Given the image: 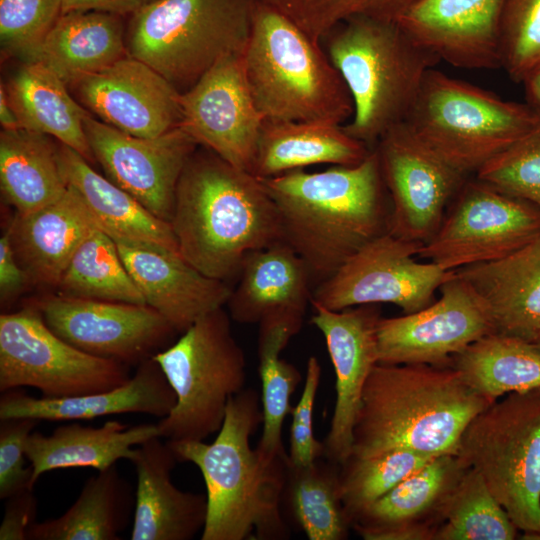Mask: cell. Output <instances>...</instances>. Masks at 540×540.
Returning a JSON list of instances; mask_svg holds the SVG:
<instances>
[{"instance_id":"obj_1","label":"cell","mask_w":540,"mask_h":540,"mask_svg":"<svg viewBox=\"0 0 540 540\" xmlns=\"http://www.w3.org/2000/svg\"><path fill=\"white\" fill-rule=\"evenodd\" d=\"M261 180L278 209L283 241L306 263L314 288L388 232L391 205L374 148L356 165Z\"/></svg>"},{"instance_id":"obj_2","label":"cell","mask_w":540,"mask_h":540,"mask_svg":"<svg viewBox=\"0 0 540 540\" xmlns=\"http://www.w3.org/2000/svg\"><path fill=\"white\" fill-rule=\"evenodd\" d=\"M260 394L245 388L230 398L212 443L167 441L179 462L200 470L207 498L201 540H287L282 511L289 458H270L250 438L262 425Z\"/></svg>"},{"instance_id":"obj_3","label":"cell","mask_w":540,"mask_h":540,"mask_svg":"<svg viewBox=\"0 0 540 540\" xmlns=\"http://www.w3.org/2000/svg\"><path fill=\"white\" fill-rule=\"evenodd\" d=\"M205 149H196L183 168L170 225L182 257L227 282L246 254L283 240L282 229L263 181Z\"/></svg>"},{"instance_id":"obj_4","label":"cell","mask_w":540,"mask_h":540,"mask_svg":"<svg viewBox=\"0 0 540 540\" xmlns=\"http://www.w3.org/2000/svg\"><path fill=\"white\" fill-rule=\"evenodd\" d=\"M494 402L452 366L377 363L363 390L350 456L457 454L467 425Z\"/></svg>"},{"instance_id":"obj_5","label":"cell","mask_w":540,"mask_h":540,"mask_svg":"<svg viewBox=\"0 0 540 540\" xmlns=\"http://www.w3.org/2000/svg\"><path fill=\"white\" fill-rule=\"evenodd\" d=\"M320 43L353 101V115L342 128L371 149L405 122L427 72L441 62L397 22L366 17L339 23Z\"/></svg>"},{"instance_id":"obj_6","label":"cell","mask_w":540,"mask_h":540,"mask_svg":"<svg viewBox=\"0 0 540 540\" xmlns=\"http://www.w3.org/2000/svg\"><path fill=\"white\" fill-rule=\"evenodd\" d=\"M242 61L264 121L342 125L351 119V95L321 43L257 0Z\"/></svg>"},{"instance_id":"obj_7","label":"cell","mask_w":540,"mask_h":540,"mask_svg":"<svg viewBox=\"0 0 540 540\" xmlns=\"http://www.w3.org/2000/svg\"><path fill=\"white\" fill-rule=\"evenodd\" d=\"M404 123L466 176L537 129L540 109L504 100L432 68Z\"/></svg>"},{"instance_id":"obj_8","label":"cell","mask_w":540,"mask_h":540,"mask_svg":"<svg viewBox=\"0 0 540 540\" xmlns=\"http://www.w3.org/2000/svg\"><path fill=\"white\" fill-rule=\"evenodd\" d=\"M256 0H152L133 14L127 52L180 92L221 59L243 54Z\"/></svg>"},{"instance_id":"obj_9","label":"cell","mask_w":540,"mask_h":540,"mask_svg":"<svg viewBox=\"0 0 540 540\" xmlns=\"http://www.w3.org/2000/svg\"><path fill=\"white\" fill-rule=\"evenodd\" d=\"M181 334L153 357L176 395L156 424L166 441H204L220 430L230 398L246 388V357L223 307Z\"/></svg>"},{"instance_id":"obj_10","label":"cell","mask_w":540,"mask_h":540,"mask_svg":"<svg viewBox=\"0 0 540 540\" xmlns=\"http://www.w3.org/2000/svg\"><path fill=\"white\" fill-rule=\"evenodd\" d=\"M521 531L540 540V388L507 394L478 413L457 450Z\"/></svg>"},{"instance_id":"obj_11","label":"cell","mask_w":540,"mask_h":540,"mask_svg":"<svg viewBox=\"0 0 540 540\" xmlns=\"http://www.w3.org/2000/svg\"><path fill=\"white\" fill-rule=\"evenodd\" d=\"M129 366L83 352L46 325L36 305L0 315V391L23 386L43 398L104 392L127 383Z\"/></svg>"},{"instance_id":"obj_12","label":"cell","mask_w":540,"mask_h":540,"mask_svg":"<svg viewBox=\"0 0 540 540\" xmlns=\"http://www.w3.org/2000/svg\"><path fill=\"white\" fill-rule=\"evenodd\" d=\"M540 232V210L475 177L465 181L418 257L444 270L501 259Z\"/></svg>"},{"instance_id":"obj_13","label":"cell","mask_w":540,"mask_h":540,"mask_svg":"<svg viewBox=\"0 0 540 540\" xmlns=\"http://www.w3.org/2000/svg\"><path fill=\"white\" fill-rule=\"evenodd\" d=\"M421 246L386 232L318 284L311 301L335 311L393 304L404 314L417 312L435 300V293L454 273L429 261H417Z\"/></svg>"},{"instance_id":"obj_14","label":"cell","mask_w":540,"mask_h":540,"mask_svg":"<svg viewBox=\"0 0 540 540\" xmlns=\"http://www.w3.org/2000/svg\"><path fill=\"white\" fill-rule=\"evenodd\" d=\"M439 292V299L417 312L379 319L378 363L450 366L454 356L495 333L486 302L455 271Z\"/></svg>"},{"instance_id":"obj_15","label":"cell","mask_w":540,"mask_h":540,"mask_svg":"<svg viewBox=\"0 0 540 540\" xmlns=\"http://www.w3.org/2000/svg\"><path fill=\"white\" fill-rule=\"evenodd\" d=\"M374 149L390 198L388 232L426 243L438 230L466 176L424 144L404 122L389 129Z\"/></svg>"},{"instance_id":"obj_16","label":"cell","mask_w":540,"mask_h":540,"mask_svg":"<svg viewBox=\"0 0 540 540\" xmlns=\"http://www.w3.org/2000/svg\"><path fill=\"white\" fill-rule=\"evenodd\" d=\"M36 306L50 330L67 343L128 366L153 358L178 333L159 312L143 304L59 294Z\"/></svg>"},{"instance_id":"obj_17","label":"cell","mask_w":540,"mask_h":540,"mask_svg":"<svg viewBox=\"0 0 540 540\" xmlns=\"http://www.w3.org/2000/svg\"><path fill=\"white\" fill-rule=\"evenodd\" d=\"M179 126L197 145L252 173L264 125L250 93L242 54L227 56L180 94Z\"/></svg>"},{"instance_id":"obj_18","label":"cell","mask_w":540,"mask_h":540,"mask_svg":"<svg viewBox=\"0 0 540 540\" xmlns=\"http://www.w3.org/2000/svg\"><path fill=\"white\" fill-rule=\"evenodd\" d=\"M94 158L107 178L131 194L156 217L170 223L176 188L196 142L180 127L158 137L122 132L92 116L84 120Z\"/></svg>"},{"instance_id":"obj_19","label":"cell","mask_w":540,"mask_h":540,"mask_svg":"<svg viewBox=\"0 0 540 540\" xmlns=\"http://www.w3.org/2000/svg\"><path fill=\"white\" fill-rule=\"evenodd\" d=\"M311 322L322 333L335 372V404L322 440L324 456L342 464L350 456L353 428L366 381L378 363L377 324L380 304L330 310L310 302Z\"/></svg>"},{"instance_id":"obj_20","label":"cell","mask_w":540,"mask_h":540,"mask_svg":"<svg viewBox=\"0 0 540 540\" xmlns=\"http://www.w3.org/2000/svg\"><path fill=\"white\" fill-rule=\"evenodd\" d=\"M72 86L87 111L127 134L154 138L179 126L181 92L129 54Z\"/></svg>"},{"instance_id":"obj_21","label":"cell","mask_w":540,"mask_h":540,"mask_svg":"<svg viewBox=\"0 0 540 540\" xmlns=\"http://www.w3.org/2000/svg\"><path fill=\"white\" fill-rule=\"evenodd\" d=\"M506 0H416L397 21L440 61L468 70L501 68Z\"/></svg>"},{"instance_id":"obj_22","label":"cell","mask_w":540,"mask_h":540,"mask_svg":"<svg viewBox=\"0 0 540 540\" xmlns=\"http://www.w3.org/2000/svg\"><path fill=\"white\" fill-rule=\"evenodd\" d=\"M468 468L456 454L436 456L357 512L351 529L364 540H435L450 496Z\"/></svg>"},{"instance_id":"obj_23","label":"cell","mask_w":540,"mask_h":540,"mask_svg":"<svg viewBox=\"0 0 540 540\" xmlns=\"http://www.w3.org/2000/svg\"><path fill=\"white\" fill-rule=\"evenodd\" d=\"M112 239L146 305L159 312L178 333L227 303L233 288L226 281L204 275L181 254Z\"/></svg>"},{"instance_id":"obj_24","label":"cell","mask_w":540,"mask_h":540,"mask_svg":"<svg viewBox=\"0 0 540 540\" xmlns=\"http://www.w3.org/2000/svg\"><path fill=\"white\" fill-rule=\"evenodd\" d=\"M162 439L155 436L135 446L128 459L137 475L132 540H191L206 522V494L173 484L171 472L179 461Z\"/></svg>"},{"instance_id":"obj_25","label":"cell","mask_w":540,"mask_h":540,"mask_svg":"<svg viewBox=\"0 0 540 540\" xmlns=\"http://www.w3.org/2000/svg\"><path fill=\"white\" fill-rule=\"evenodd\" d=\"M176 395L158 363L149 359L137 366L130 380L114 389L58 399L34 398L16 389L2 392L0 419L88 420L122 413H144L164 418Z\"/></svg>"},{"instance_id":"obj_26","label":"cell","mask_w":540,"mask_h":540,"mask_svg":"<svg viewBox=\"0 0 540 540\" xmlns=\"http://www.w3.org/2000/svg\"><path fill=\"white\" fill-rule=\"evenodd\" d=\"M97 228L78 192L68 185L55 202L26 215L16 213L8 231L29 280L57 287L80 244Z\"/></svg>"},{"instance_id":"obj_27","label":"cell","mask_w":540,"mask_h":540,"mask_svg":"<svg viewBox=\"0 0 540 540\" xmlns=\"http://www.w3.org/2000/svg\"><path fill=\"white\" fill-rule=\"evenodd\" d=\"M486 302L495 333L533 343L540 334V232L509 255L460 268Z\"/></svg>"},{"instance_id":"obj_28","label":"cell","mask_w":540,"mask_h":540,"mask_svg":"<svg viewBox=\"0 0 540 540\" xmlns=\"http://www.w3.org/2000/svg\"><path fill=\"white\" fill-rule=\"evenodd\" d=\"M226 303L232 320L251 324L273 315L304 317L313 283L304 260L283 240L244 257Z\"/></svg>"},{"instance_id":"obj_29","label":"cell","mask_w":540,"mask_h":540,"mask_svg":"<svg viewBox=\"0 0 540 540\" xmlns=\"http://www.w3.org/2000/svg\"><path fill=\"white\" fill-rule=\"evenodd\" d=\"M155 436H160L156 423L128 427L117 420H108L98 428L64 424L50 435L33 431L25 443L26 458L32 467L31 487L41 475L55 469L105 470L120 459L128 460L135 446Z\"/></svg>"},{"instance_id":"obj_30","label":"cell","mask_w":540,"mask_h":540,"mask_svg":"<svg viewBox=\"0 0 540 540\" xmlns=\"http://www.w3.org/2000/svg\"><path fill=\"white\" fill-rule=\"evenodd\" d=\"M127 54L119 15L69 11L61 14L29 61L43 64L68 86Z\"/></svg>"},{"instance_id":"obj_31","label":"cell","mask_w":540,"mask_h":540,"mask_svg":"<svg viewBox=\"0 0 540 540\" xmlns=\"http://www.w3.org/2000/svg\"><path fill=\"white\" fill-rule=\"evenodd\" d=\"M59 161L68 185L78 192L99 227L109 236L180 254L170 223L156 217L131 194L93 170L82 155L61 144Z\"/></svg>"},{"instance_id":"obj_32","label":"cell","mask_w":540,"mask_h":540,"mask_svg":"<svg viewBox=\"0 0 540 540\" xmlns=\"http://www.w3.org/2000/svg\"><path fill=\"white\" fill-rule=\"evenodd\" d=\"M342 125L326 122H264L252 174L271 178L316 164L352 166L371 152Z\"/></svg>"},{"instance_id":"obj_33","label":"cell","mask_w":540,"mask_h":540,"mask_svg":"<svg viewBox=\"0 0 540 540\" xmlns=\"http://www.w3.org/2000/svg\"><path fill=\"white\" fill-rule=\"evenodd\" d=\"M5 89L20 128L54 137L87 161L94 158L84 130L90 112L54 72L39 62H25Z\"/></svg>"},{"instance_id":"obj_34","label":"cell","mask_w":540,"mask_h":540,"mask_svg":"<svg viewBox=\"0 0 540 540\" xmlns=\"http://www.w3.org/2000/svg\"><path fill=\"white\" fill-rule=\"evenodd\" d=\"M136 497L116 464L89 477L61 516L34 523L28 540H118L133 520Z\"/></svg>"},{"instance_id":"obj_35","label":"cell","mask_w":540,"mask_h":540,"mask_svg":"<svg viewBox=\"0 0 540 540\" xmlns=\"http://www.w3.org/2000/svg\"><path fill=\"white\" fill-rule=\"evenodd\" d=\"M49 137L23 128L0 133L1 191L19 215L55 202L68 189L59 147Z\"/></svg>"},{"instance_id":"obj_36","label":"cell","mask_w":540,"mask_h":540,"mask_svg":"<svg viewBox=\"0 0 540 540\" xmlns=\"http://www.w3.org/2000/svg\"><path fill=\"white\" fill-rule=\"evenodd\" d=\"M304 317L273 315L262 319L258 331V371L261 381L262 431L256 448L265 456H287L282 426L293 407L292 395L301 382L299 370L281 358L290 339L299 333Z\"/></svg>"},{"instance_id":"obj_37","label":"cell","mask_w":540,"mask_h":540,"mask_svg":"<svg viewBox=\"0 0 540 540\" xmlns=\"http://www.w3.org/2000/svg\"><path fill=\"white\" fill-rule=\"evenodd\" d=\"M282 511L309 540L347 539L351 525L340 495L339 464L325 457L305 466L289 462Z\"/></svg>"},{"instance_id":"obj_38","label":"cell","mask_w":540,"mask_h":540,"mask_svg":"<svg viewBox=\"0 0 540 540\" xmlns=\"http://www.w3.org/2000/svg\"><path fill=\"white\" fill-rule=\"evenodd\" d=\"M450 366L476 392L494 401L540 388V349L512 336L486 335L454 356Z\"/></svg>"},{"instance_id":"obj_39","label":"cell","mask_w":540,"mask_h":540,"mask_svg":"<svg viewBox=\"0 0 540 540\" xmlns=\"http://www.w3.org/2000/svg\"><path fill=\"white\" fill-rule=\"evenodd\" d=\"M57 288L68 297L146 305L114 240L101 228L80 244Z\"/></svg>"},{"instance_id":"obj_40","label":"cell","mask_w":540,"mask_h":540,"mask_svg":"<svg viewBox=\"0 0 540 540\" xmlns=\"http://www.w3.org/2000/svg\"><path fill=\"white\" fill-rule=\"evenodd\" d=\"M518 531L482 476L469 467L450 496L435 540H514Z\"/></svg>"},{"instance_id":"obj_41","label":"cell","mask_w":540,"mask_h":540,"mask_svg":"<svg viewBox=\"0 0 540 540\" xmlns=\"http://www.w3.org/2000/svg\"><path fill=\"white\" fill-rule=\"evenodd\" d=\"M436 456L409 450L378 455L349 456L339 465L340 495L350 522L367 507Z\"/></svg>"},{"instance_id":"obj_42","label":"cell","mask_w":540,"mask_h":540,"mask_svg":"<svg viewBox=\"0 0 540 540\" xmlns=\"http://www.w3.org/2000/svg\"><path fill=\"white\" fill-rule=\"evenodd\" d=\"M282 13L320 43L339 23L356 17L397 22L416 0H257Z\"/></svg>"},{"instance_id":"obj_43","label":"cell","mask_w":540,"mask_h":540,"mask_svg":"<svg viewBox=\"0 0 540 540\" xmlns=\"http://www.w3.org/2000/svg\"><path fill=\"white\" fill-rule=\"evenodd\" d=\"M500 56L501 68L518 83L540 67V0H506Z\"/></svg>"},{"instance_id":"obj_44","label":"cell","mask_w":540,"mask_h":540,"mask_svg":"<svg viewBox=\"0 0 540 540\" xmlns=\"http://www.w3.org/2000/svg\"><path fill=\"white\" fill-rule=\"evenodd\" d=\"M476 178L540 210V126L485 164Z\"/></svg>"},{"instance_id":"obj_45","label":"cell","mask_w":540,"mask_h":540,"mask_svg":"<svg viewBox=\"0 0 540 540\" xmlns=\"http://www.w3.org/2000/svg\"><path fill=\"white\" fill-rule=\"evenodd\" d=\"M61 14L62 0H0L2 51L29 61Z\"/></svg>"},{"instance_id":"obj_46","label":"cell","mask_w":540,"mask_h":540,"mask_svg":"<svg viewBox=\"0 0 540 540\" xmlns=\"http://www.w3.org/2000/svg\"><path fill=\"white\" fill-rule=\"evenodd\" d=\"M321 379V365L315 356L307 360L302 394L293 407L288 458L291 465H309L324 456L323 441L314 436L313 410Z\"/></svg>"},{"instance_id":"obj_47","label":"cell","mask_w":540,"mask_h":540,"mask_svg":"<svg viewBox=\"0 0 540 540\" xmlns=\"http://www.w3.org/2000/svg\"><path fill=\"white\" fill-rule=\"evenodd\" d=\"M40 420L0 419V499L31 487L32 467H25V443Z\"/></svg>"},{"instance_id":"obj_48","label":"cell","mask_w":540,"mask_h":540,"mask_svg":"<svg viewBox=\"0 0 540 540\" xmlns=\"http://www.w3.org/2000/svg\"><path fill=\"white\" fill-rule=\"evenodd\" d=\"M37 508L33 489H25L7 498L0 525V540H28V530L37 522Z\"/></svg>"},{"instance_id":"obj_49","label":"cell","mask_w":540,"mask_h":540,"mask_svg":"<svg viewBox=\"0 0 540 540\" xmlns=\"http://www.w3.org/2000/svg\"><path fill=\"white\" fill-rule=\"evenodd\" d=\"M30 281L17 259L8 229L0 238V294L4 303L18 294Z\"/></svg>"},{"instance_id":"obj_50","label":"cell","mask_w":540,"mask_h":540,"mask_svg":"<svg viewBox=\"0 0 540 540\" xmlns=\"http://www.w3.org/2000/svg\"><path fill=\"white\" fill-rule=\"evenodd\" d=\"M152 0H62V13L100 11L115 15L135 14Z\"/></svg>"},{"instance_id":"obj_51","label":"cell","mask_w":540,"mask_h":540,"mask_svg":"<svg viewBox=\"0 0 540 540\" xmlns=\"http://www.w3.org/2000/svg\"><path fill=\"white\" fill-rule=\"evenodd\" d=\"M0 122L4 129L12 130L20 128L18 118L9 102L5 86L0 88Z\"/></svg>"},{"instance_id":"obj_52","label":"cell","mask_w":540,"mask_h":540,"mask_svg":"<svg viewBox=\"0 0 540 540\" xmlns=\"http://www.w3.org/2000/svg\"><path fill=\"white\" fill-rule=\"evenodd\" d=\"M528 103L540 109V67L523 82Z\"/></svg>"},{"instance_id":"obj_53","label":"cell","mask_w":540,"mask_h":540,"mask_svg":"<svg viewBox=\"0 0 540 540\" xmlns=\"http://www.w3.org/2000/svg\"><path fill=\"white\" fill-rule=\"evenodd\" d=\"M532 344H534L537 348L540 349V334Z\"/></svg>"}]
</instances>
